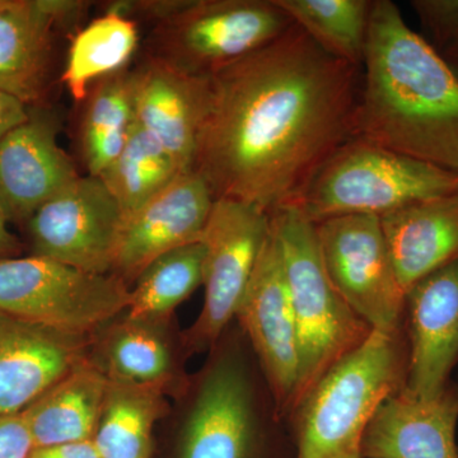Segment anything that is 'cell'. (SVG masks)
<instances>
[{"label": "cell", "mask_w": 458, "mask_h": 458, "mask_svg": "<svg viewBox=\"0 0 458 458\" xmlns=\"http://www.w3.org/2000/svg\"><path fill=\"white\" fill-rule=\"evenodd\" d=\"M361 68L328 55L294 25L210 75L194 167L214 199L267 214L292 207L354 138Z\"/></svg>", "instance_id": "cell-1"}, {"label": "cell", "mask_w": 458, "mask_h": 458, "mask_svg": "<svg viewBox=\"0 0 458 458\" xmlns=\"http://www.w3.org/2000/svg\"><path fill=\"white\" fill-rule=\"evenodd\" d=\"M355 138L458 174V78L391 0L370 8Z\"/></svg>", "instance_id": "cell-2"}, {"label": "cell", "mask_w": 458, "mask_h": 458, "mask_svg": "<svg viewBox=\"0 0 458 458\" xmlns=\"http://www.w3.org/2000/svg\"><path fill=\"white\" fill-rule=\"evenodd\" d=\"M199 377L180 458H297L288 421L242 331L210 351Z\"/></svg>", "instance_id": "cell-3"}, {"label": "cell", "mask_w": 458, "mask_h": 458, "mask_svg": "<svg viewBox=\"0 0 458 458\" xmlns=\"http://www.w3.org/2000/svg\"><path fill=\"white\" fill-rule=\"evenodd\" d=\"M405 327L376 331L321 377L288 418L297 458H361V439L388 397L406 387Z\"/></svg>", "instance_id": "cell-4"}, {"label": "cell", "mask_w": 458, "mask_h": 458, "mask_svg": "<svg viewBox=\"0 0 458 458\" xmlns=\"http://www.w3.org/2000/svg\"><path fill=\"white\" fill-rule=\"evenodd\" d=\"M270 225L282 252L300 348L291 417L321 377L360 348L373 328L352 311L331 282L319 254L315 225L292 207L271 214Z\"/></svg>", "instance_id": "cell-5"}, {"label": "cell", "mask_w": 458, "mask_h": 458, "mask_svg": "<svg viewBox=\"0 0 458 458\" xmlns=\"http://www.w3.org/2000/svg\"><path fill=\"white\" fill-rule=\"evenodd\" d=\"M457 190V172L354 137L325 162L292 208L312 223L345 216L381 218Z\"/></svg>", "instance_id": "cell-6"}, {"label": "cell", "mask_w": 458, "mask_h": 458, "mask_svg": "<svg viewBox=\"0 0 458 458\" xmlns=\"http://www.w3.org/2000/svg\"><path fill=\"white\" fill-rule=\"evenodd\" d=\"M129 303L131 288L114 274L36 255L0 261V311L63 335L89 336Z\"/></svg>", "instance_id": "cell-7"}, {"label": "cell", "mask_w": 458, "mask_h": 458, "mask_svg": "<svg viewBox=\"0 0 458 458\" xmlns=\"http://www.w3.org/2000/svg\"><path fill=\"white\" fill-rule=\"evenodd\" d=\"M294 25L276 0H188L152 33V56L210 77L267 47Z\"/></svg>", "instance_id": "cell-8"}, {"label": "cell", "mask_w": 458, "mask_h": 458, "mask_svg": "<svg viewBox=\"0 0 458 458\" xmlns=\"http://www.w3.org/2000/svg\"><path fill=\"white\" fill-rule=\"evenodd\" d=\"M270 231V216L234 199H216L205 225V300L185 335L190 352L212 351L236 318Z\"/></svg>", "instance_id": "cell-9"}, {"label": "cell", "mask_w": 458, "mask_h": 458, "mask_svg": "<svg viewBox=\"0 0 458 458\" xmlns=\"http://www.w3.org/2000/svg\"><path fill=\"white\" fill-rule=\"evenodd\" d=\"M313 225L325 269L352 311L376 331L405 327V292L381 218L345 216Z\"/></svg>", "instance_id": "cell-10"}, {"label": "cell", "mask_w": 458, "mask_h": 458, "mask_svg": "<svg viewBox=\"0 0 458 458\" xmlns=\"http://www.w3.org/2000/svg\"><path fill=\"white\" fill-rule=\"evenodd\" d=\"M123 216L99 177H78L29 219L33 254L111 274Z\"/></svg>", "instance_id": "cell-11"}, {"label": "cell", "mask_w": 458, "mask_h": 458, "mask_svg": "<svg viewBox=\"0 0 458 458\" xmlns=\"http://www.w3.org/2000/svg\"><path fill=\"white\" fill-rule=\"evenodd\" d=\"M236 318L286 420L300 375V348L282 252L271 225Z\"/></svg>", "instance_id": "cell-12"}, {"label": "cell", "mask_w": 458, "mask_h": 458, "mask_svg": "<svg viewBox=\"0 0 458 458\" xmlns=\"http://www.w3.org/2000/svg\"><path fill=\"white\" fill-rule=\"evenodd\" d=\"M214 201L212 190L198 172L181 174L123 219L111 274L129 285L159 256L199 242Z\"/></svg>", "instance_id": "cell-13"}, {"label": "cell", "mask_w": 458, "mask_h": 458, "mask_svg": "<svg viewBox=\"0 0 458 458\" xmlns=\"http://www.w3.org/2000/svg\"><path fill=\"white\" fill-rule=\"evenodd\" d=\"M406 388L434 399L451 385L458 361V261L419 280L405 294Z\"/></svg>", "instance_id": "cell-14"}, {"label": "cell", "mask_w": 458, "mask_h": 458, "mask_svg": "<svg viewBox=\"0 0 458 458\" xmlns=\"http://www.w3.org/2000/svg\"><path fill=\"white\" fill-rule=\"evenodd\" d=\"M134 123L192 171L199 131L209 104L210 77H198L149 55L131 69Z\"/></svg>", "instance_id": "cell-15"}, {"label": "cell", "mask_w": 458, "mask_h": 458, "mask_svg": "<svg viewBox=\"0 0 458 458\" xmlns=\"http://www.w3.org/2000/svg\"><path fill=\"white\" fill-rule=\"evenodd\" d=\"M49 111L30 108L26 122L0 138V208L9 222L27 221L80 177L57 144Z\"/></svg>", "instance_id": "cell-16"}, {"label": "cell", "mask_w": 458, "mask_h": 458, "mask_svg": "<svg viewBox=\"0 0 458 458\" xmlns=\"http://www.w3.org/2000/svg\"><path fill=\"white\" fill-rule=\"evenodd\" d=\"M84 343L0 311V415L22 412L86 360Z\"/></svg>", "instance_id": "cell-17"}, {"label": "cell", "mask_w": 458, "mask_h": 458, "mask_svg": "<svg viewBox=\"0 0 458 458\" xmlns=\"http://www.w3.org/2000/svg\"><path fill=\"white\" fill-rule=\"evenodd\" d=\"M457 385L434 399L403 388L377 410L361 439V458H458Z\"/></svg>", "instance_id": "cell-18"}, {"label": "cell", "mask_w": 458, "mask_h": 458, "mask_svg": "<svg viewBox=\"0 0 458 458\" xmlns=\"http://www.w3.org/2000/svg\"><path fill=\"white\" fill-rule=\"evenodd\" d=\"M403 292L458 261V190L381 216Z\"/></svg>", "instance_id": "cell-19"}, {"label": "cell", "mask_w": 458, "mask_h": 458, "mask_svg": "<svg viewBox=\"0 0 458 458\" xmlns=\"http://www.w3.org/2000/svg\"><path fill=\"white\" fill-rule=\"evenodd\" d=\"M55 26L49 0H0V92L29 107L40 102Z\"/></svg>", "instance_id": "cell-20"}, {"label": "cell", "mask_w": 458, "mask_h": 458, "mask_svg": "<svg viewBox=\"0 0 458 458\" xmlns=\"http://www.w3.org/2000/svg\"><path fill=\"white\" fill-rule=\"evenodd\" d=\"M108 385L98 364L86 360L23 410L33 447L93 441Z\"/></svg>", "instance_id": "cell-21"}, {"label": "cell", "mask_w": 458, "mask_h": 458, "mask_svg": "<svg viewBox=\"0 0 458 458\" xmlns=\"http://www.w3.org/2000/svg\"><path fill=\"white\" fill-rule=\"evenodd\" d=\"M165 385L108 379L93 443L99 458H150L156 421L167 403Z\"/></svg>", "instance_id": "cell-22"}, {"label": "cell", "mask_w": 458, "mask_h": 458, "mask_svg": "<svg viewBox=\"0 0 458 458\" xmlns=\"http://www.w3.org/2000/svg\"><path fill=\"white\" fill-rule=\"evenodd\" d=\"M134 123L131 69L93 83L86 98L81 140L87 170L98 177L122 153Z\"/></svg>", "instance_id": "cell-23"}, {"label": "cell", "mask_w": 458, "mask_h": 458, "mask_svg": "<svg viewBox=\"0 0 458 458\" xmlns=\"http://www.w3.org/2000/svg\"><path fill=\"white\" fill-rule=\"evenodd\" d=\"M137 23L106 12L74 36L63 82L75 101H86L90 84L126 68L137 49Z\"/></svg>", "instance_id": "cell-24"}, {"label": "cell", "mask_w": 458, "mask_h": 458, "mask_svg": "<svg viewBox=\"0 0 458 458\" xmlns=\"http://www.w3.org/2000/svg\"><path fill=\"white\" fill-rule=\"evenodd\" d=\"M328 55L361 68L369 36V0H276Z\"/></svg>", "instance_id": "cell-25"}, {"label": "cell", "mask_w": 458, "mask_h": 458, "mask_svg": "<svg viewBox=\"0 0 458 458\" xmlns=\"http://www.w3.org/2000/svg\"><path fill=\"white\" fill-rule=\"evenodd\" d=\"M181 174L174 159L134 123L122 153L98 177L125 219Z\"/></svg>", "instance_id": "cell-26"}, {"label": "cell", "mask_w": 458, "mask_h": 458, "mask_svg": "<svg viewBox=\"0 0 458 458\" xmlns=\"http://www.w3.org/2000/svg\"><path fill=\"white\" fill-rule=\"evenodd\" d=\"M204 262L201 241L172 250L150 262L131 289L126 318L162 322L203 285Z\"/></svg>", "instance_id": "cell-27"}, {"label": "cell", "mask_w": 458, "mask_h": 458, "mask_svg": "<svg viewBox=\"0 0 458 458\" xmlns=\"http://www.w3.org/2000/svg\"><path fill=\"white\" fill-rule=\"evenodd\" d=\"M172 354L158 321L123 319L105 340L101 369L111 381L165 385L172 378Z\"/></svg>", "instance_id": "cell-28"}, {"label": "cell", "mask_w": 458, "mask_h": 458, "mask_svg": "<svg viewBox=\"0 0 458 458\" xmlns=\"http://www.w3.org/2000/svg\"><path fill=\"white\" fill-rule=\"evenodd\" d=\"M410 5L438 53L458 41V0H411Z\"/></svg>", "instance_id": "cell-29"}, {"label": "cell", "mask_w": 458, "mask_h": 458, "mask_svg": "<svg viewBox=\"0 0 458 458\" xmlns=\"http://www.w3.org/2000/svg\"><path fill=\"white\" fill-rule=\"evenodd\" d=\"M33 448L22 412L0 415V458H30Z\"/></svg>", "instance_id": "cell-30"}, {"label": "cell", "mask_w": 458, "mask_h": 458, "mask_svg": "<svg viewBox=\"0 0 458 458\" xmlns=\"http://www.w3.org/2000/svg\"><path fill=\"white\" fill-rule=\"evenodd\" d=\"M30 458H99V454L93 441H83L33 448Z\"/></svg>", "instance_id": "cell-31"}, {"label": "cell", "mask_w": 458, "mask_h": 458, "mask_svg": "<svg viewBox=\"0 0 458 458\" xmlns=\"http://www.w3.org/2000/svg\"><path fill=\"white\" fill-rule=\"evenodd\" d=\"M30 107L18 99L0 92V138L14 126L26 122Z\"/></svg>", "instance_id": "cell-32"}, {"label": "cell", "mask_w": 458, "mask_h": 458, "mask_svg": "<svg viewBox=\"0 0 458 458\" xmlns=\"http://www.w3.org/2000/svg\"><path fill=\"white\" fill-rule=\"evenodd\" d=\"M8 219L0 208V261L17 258L21 251V243L18 238L9 231Z\"/></svg>", "instance_id": "cell-33"}, {"label": "cell", "mask_w": 458, "mask_h": 458, "mask_svg": "<svg viewBox=\"0 0 458 458\" xmlns=\"http://www.w3.org/2000/svg\"><path fill=\"white\" fill-rule=\"evenodd\" d=\"M441 54L445 62L450 66L451 71L454 72V75L458 78V41L451 44L450 47H445L442 50Z\"/></svg>", "instance_id": "cell-34"}, {"label": "cell", "mask_w": 458, "mask_h": 458, "mask_svg": "<svg viewBox=\"0 0 458 458\" xmlns=\"http://www.w3.org/2000/svg\"><path fill=\"white\" fill-rule=\"evenodd\" d=\"M457 390H458V386H457Z\"/></svg>", "instance_id": "cell-35"}, {"label": "cell", "mask_w": 458, "mask_h": 458, "mask_svg": "<svg viewBox=\"0 0 458 458\" xmlns=\"http://www.w3.org/2000/svg\"><path fill=\"white\" fill-rule=\"evenodd\" d=\"M457 386H458V384H457Z\"/></svg>", "instance_id": "cell-36"}]
</instances>
